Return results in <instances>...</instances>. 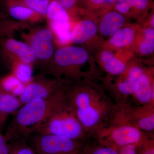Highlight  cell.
I'll return each mask as SVG.
<instances>
[{
    "mask_svg": "<svg viewBox=\"0 0 154 154\" xmlns=\"http://www.w3.org/2000/svg\"><path fill=\"white\" fill-rule=\"evenodd\" d=\"M97 30L98 27L94 21L88 19L82 20L72 30L71 40L75 44H82L93 38Z\"/></svg>",
    "mask_w": 154,
    "mask_h": 154,
    "instance_id": "14",
    "label": "cell"
},
{
    "mask_svg": "<svg viewBox=\"0 0 154 154\" xmlns=\"http://www.w3.org/2000/svg\"><path fill=\"white\" fill-rule=\"evenodd\" d=\"M60 3L69 14V12L75 10L77 8V0H56Z\"/></svg>",
    "mask_w": 154,
    "mask_h": 154,
    "instance_id": "30",
    "label": "cell"
},
{
    "mask_svg": "<svg viewBox=\"0 0 154 154\" xmlns=\"http://www.w3.org/2000/svg\"><path fill=\"white\" fill-rule=\"evenodd\" d=\"M107 124L128 125L143 132L152 133L154 130V104L133 105L129 99L114 102Z\"/></svg>",
    "mask_w": 154,
    "mask_h": 154,
    "instance_id": "4",
    "label": "cell"
},
{
    "mask_svg": "<svg viewBox=\"0 0 154 154\" xmlns=\"http://www.w3.org/2000/svg\"><path fill=\"white\" fill-rule=\"evenodd\" d=\"M54 36L50 28L43 27L37 28L25 37V42L32 48L38 61L45 66L50 61L54 54Z\"/></svg>",
    "mask_w": 154,
    "mask_h": 154,
    "instance_id": "9",
    "label": "cell"
},
{
    "mask_svg": "<svg viewBox=\"0 0 154 154\" xmlns=\"http://www.w3.org/2000/svg\"><path fill=\"white\" fill-rule=\"evenodd\" d=\"M154 14L152 15L151 19L150 21V24L151 25L152 28H154Z\"/></svg>",
    "mask_w": 154,
    "mask_h": 154,
    "instance_id": "34",
    "label": "cell"
},
{
    "mask_svg": "<svg viewBox=\"0 0 154 154\" xmlns=\"http://www.w3.org/2000/svg\"><path fill=\"white\" fill-rule=\"evenodd\" d=\"M9 140L6 135L0 133V154H9L10 144L8 143Z\"/></svg>",
    "mask_w": 154,
    "mask_h": 154,
    "instance_id": "29",
    "label": "cell"
},
{
    "mask_svg": "<svg viewBox=\"0 0 154 154\" xmlns=\"http://www.w3.org/2000/svg\"><path fill=\"white\" fill-rule=\"evenodd\" d=\"M146 133L128 125L106 124L96 131L91 137L119 152L127 146L137 144Z\"/></svg>",
    "mask_w": 154,
    "mask_h": 154,
    "instance_id": "6",
    "label": "cell"
},
{
    "mask_svg": "<svg viewBox=\"0 0 154 154\" xmlns=\"http://www.w3.org/2000/svg\"><path fill=\"white\" fill-rule=\"evenodd\" d=\"M142 68L133 66L128 68L119 75V78L109 91L108 95L114 102L129 99L136 81L143 72Z\"/></svg>",
    "mask_w": 154,
    "mask_h": 154,
    "instance_id": "11",
    "label": "cell"
},
{
    "mask_svg": "<svg viewBox=\"0 0 154 154\" xmlns=\"http://www.w3.org/2000/svg\"><path fill=\"white\" fill-rule=\"evenodd\" d=\"M119 154H137L136 144L130 145L122 148Z\"/></svg>",
    "mask_w": 154,
    "mask_h": 154,
    "instance_id": "31",
    "label": "cell"
},
{
    "mask_svg": "<svg viewBox=\"0 0 154 154\" xmlns=\"http://www.w3.org/2000/svg\"><path fill=\"white\" fill-rule=\"evenodd\" d=\"M22 105L19 97L4 90L0 85V110L9 115L16 113Z\"/></svg>",
    "mask_w": 154,
    "mask_h": 154,
    "instance_id": "17",
    "label": "cell"
},
{
    "mask_svg": "<svg viewBox=\"0 0 154 154\" xmlns=\"http://www.w3.org/2000/svg\"><path fill=\"white\" fill-rule=\"evenodd\" d=\"M13 74L26 85L33 79V66L23 62H17L12 65Z\"/></svg>",
    "mask_w": 154,
    "mask_h": 154,
    "instance_id": "23",
    "label": "cell"
},
{
    "mask_svg": "<svg viewBox=\"0 0 154 154\" xmlns=\"http://www.w3.org/2000/svg\"><path fill=\"white\" fill-rule=\"evenodd\" d=\"M81 154H119V152L94 140L88 139L83 146Z\"/></svg>",
    "mask_w": 154,
    "mask_h": 154,
    "instance_id": "25",
    "label": "cell"
},
{
    "mask_svg": "<svg viewBox=\"0 0 154 154\" xmlns=\"http://www.w3.org/2000/svg\"><path fill=\"white\" fill-rule=\"evenodd\" d=\"M0 85L4 90L11 92L18 97L23 94L26 86L13 74L4 78L0 82Z\"/></svg>",
    "mask_w": 154,
    "mask_h": 154,
    "instance_id": "24",
    "label": "cell"
},
{
    "mask_svg": "<svg viewBox=\"0 0 154 154\" xmlns=\"http://www.w3.org/2000/svg\"><path fill=\"white\" fill-rule=\"evenodd\" d=\"M150 0H118L115 4L116 11L125 15L132 10L136 11H145L149 7Z\"/></svg>",
    "mask_w": 154,
    "mask_h": 154,
    "instance_id": "19",
    "label": "cell"
},
{
    "mask_svg": "<svg viewBox=\"0 0 154 154\" xmlns=\"http://www.w3.org/2000/svg\"><path fill=\"white\" fill-rule=\"evenodd\" d=\"M106 0H77V1H82L91 8H97L101 7L104 4Z\"/></svg>",
    "mask_w": 154,
    "mask_h": 154,
    "instance_id": "32",
    "label": "cell"
},
{
    "mask_svg": "<svg viewBox=\"0 0 154 154\" xmlns=\"http://www.w3.org/2000/svg\"><path fill=\"white\" fill-rule=\"evenodd\" d=\"M0 25H1V22H0Z\"/></svg>",
    "mask_w": 154,
    "mask_h": 154,
    "instance_id": "36",
    "label": "cell"
},
{
    "mask_svg": "<svg viewBox=\"0 0 154 154\" xmlns=\"http://www.w3.org/2000/svg\"><path fill=\"white\" fill-rule=\"evenodd\" d=\"M4 3L19 5L33 10L45 17L51 0H3Z\"/></svg>",
    "mask_w": 154,
    "mask_h": 154,
    "instance_id": "21",
    "label": "cell"
},
{
    "mask_svg": "<svg viewBox=\"0 0 154 154\" xmlns=\"http://www.w3.org/2000/svg\"><path fill=\"white\" fill-rule=\"evenodd\" d=\"M134 30L130 27L122 28L111 36L110 44L117 48H122L131 44L134 40Z\"/></svg>",
    "mask_w": 154,
    "mask_h": 154,
    "instance_id": "20",
    "label": "cell"
},
{
    "mask_svg": "<svg viewBox=\"0 0 154 154\" xmlns=\"http://www.w3.org/2000/svg\"><path fill=\"white\" fill-rule=\"evenodd\" d=\"M33 134L57 135L84 142L90 138L77 118L66 94L47 118L33 129Z\"/></svg>",
    "mask_w": 154,
    "mask_h": 154,
    "instance_id": "3",
    "label": "cell"
},
{
    "mask_svg": "<svg viewBox=\"0 0 154 154\" xmlns=\"http://www.w3.org/2000/svg\"><path fill=\"white\" fill-rule=\"evenodd\" d=\"M9 115L0 110V128L3 126Z\"/></svg>",
    "mask_w": 154,
    "mask_h": 154,
    "instance_id": "33",
    "label": "cell"
},
{
    "mask_svg": "<svg viewBox=\"0 0 154 154\" xmlns=\"http://www.w3.org/2000/svg\"><path fill=\"white\" fill-rule=\"evenodd\" d=\"M8 14L14 20L21 22H36L45 17L22 5L4 3Z\"/></svg>",
    "mask_w": 154,
    "mask_h": 154,
    "instance_id": "15",
    "label": "cell"
},
{
    "mask_svg": "<svg viewBox=\"0 0 154 154\" xmlns=\"http://www.w3.org/2000/svg\"><path fill=\"white\" fill-rule=\"evenodd\" d=\"M50 29L53 33L54 36L62 44L67 43L71 40L72 31L70 22H49Z\"/></svg>",
    "mask_w": 154,
    "mask_h": 154,
    "instance_id": "22",
    "label": "cell"
},
{
    "mask_svg": "<svg viewBox=\"0 0 154 154\" xmlns=\"http://www.w3.org/2000/svg\"><path fill=\"white\" fill-rule=\"evenodd\" d=\"M64 90L46 98L35 99L19 108L5 135L9 140H27L33 129L50 115L66 96Z\"/></svg>",
    "mask_w": 154,
    "mask_h": 154,
    "instance_id": "2",
    "label": "cell"
},
{
    "mask_svg": "<svg viewBox=\"0 0 154 154\" xmlns=\"http://www.w3.org/2000/svg\"><path fill=\"white\" fill-rule=\"evenodd\" d=\"M143 37L139 45V51L141 54L148 55L153 52L154 30L152 28H146L143 32Z\"/></svg>",
    "mask_w": 154,
    "mask_h": 154,
    "instance_id": "26",
    "label": "cell"
},
{
    "mask_svg": "<svg viewBox=\"0 0 154 154\" xmlns=\"http://www.w3.org/2000/svg\"><path fill=\"white\" fill-rule=\"evenodd\" d=\"M9 154H36L26 140H14L10 144Z\"/></svg>",
    "mask_w": 154,
    "mask_h": 154,
    "instance_id": "28",
    "label": "cell"
},
{
    "mask_svg": "<svg viewBox=\"0 0 154 154\" xmlns=\"http://www.w3.org/2000/svg\"><path fill=\"white\" fill-rule=\"evenodd\" d=\"M88 59V52L83 48L66 46L57 50L51 60L45 66L48 73L57 79L61 75L76 79L79 77L78 68Z\"/></svg>",
    "mask_w": 154,
    "mask_h": 154,
    "instance_id": "5",
    "label": "cell"
},
{
    "mask_svg": "<svg viewBox=\"0 0 154 154\" xmlns=\"http://www.w3.org/2000/svg\"><path fill=\"white\" fill-rule=\"evenodd\" d=\"M1 48L4 57L11 61L12 65L23 62L33 66L36 62L33 50L25 42L12 38H3L1 41Z\"/></svg>",
    "mask_w": 154,
    "mask_h": 154,
    "instance_id": "10",
    "label": "cell"
},
{
    "mask_svg": "<svg viewBox=\"0 0 154 154\" xmlns=\"http://www.w3.org/2000/svg\"><path fill=\"white\" fill-rule=\"evenodd\" d=\"M125 22V18L122 14L116 11H109L102 17L99 30L104 36H112L123 27Z\"/></svg>",
    "mask_w": 154,
    "mask_h": 154,
    "instance_id": "13",
    "label": "cell"
},
{
    "mask_svg": "<svg viewBox=\"0 0 154 154\" xmlns=\"http://www.w3.org/2000/svg\"><path fill=\"white\" fill-rule=\"evenodd\" d=\"M68 85L64 80L39 77L33 79L25 86V91L19 96L23 105L32 99L46 98L64 90Z\"/></svg>",
    "mask_w": 154,
    "mask_h": 154,
    "instance_id": "8",
    "label": "cell"
},
{
    "mask_svg": "<svg viewBox=\"0 0 154 154\" xmlns=\"http://www.w3.org/2000/svg\"><path fill=\"white\" fill-rule=\"evenodd\" d=\"M67 98L88 137L107 124L114 102L103 90L90 85L67 86Z\"/></svg>",
    "mask_w": 154,
    "mask_h": 154,
    "instance_id": "1",
    "label": "cell"
},
{
    "mask_svg": "<svg viewBox=\"0 0 154 154\" xmlns=\"http://www.w3.org/2000/svg\"><path fill=\"white\" fill-rule=\"evenodd\" d=\"M27 140L36 154H81L85 142L57 135L35 134Z\"/></svg>",
    "mask_w": 154,
    "mask_h": 154,
    "instance_id": "7",
    "label": "cell"
},
{
    "mask_svg": "<svg viewBox=\"0 0 154 154\" xmlns=\"http://www.w3.org/2000/svg\"><path fill=\"white\" fill-rule=\"evenodd\" d=\"M100 59L105 71L109 74L117 75L124 72L127 68L126 65L114 55L110 51H102Z\"/></svg>",
    "mask_w": 154,
    "mask_h": 154,
    "instance_id": "16",
    "label": "cell"
},
{
    "mask_svg": "<svg viewBox=\"0 0 154 154\" xmlns=\"http://www.w3.org/2000/svg\"><path fill=\"white\" fill-rule=\"evenodd\" d=\"M152 75L144 70L135 82L130 97L135 105L154 104V85Z\"/></svg>",
    "mask_w": 154,
    "mask_h": 154,
    "instance_id": "12",
    "label": "cell"
},
{
    "mask_svg": "<svg viewBox=\"0 0 154 154\" xmlns=\"http://www.w3.org/2000/svg\"><path fill=\"white\" fill-rule=\"evenodd\" d=\"M137 154H154L153 133H146L143 138L136 144Z\"/></svg>",
    "mask_w": 154,
    "mask_h": 154,
    "instance_id": "27",
    "label": "cell"
},
{
    "mask_svg": "<svg viewBox=\"0 0 154 154\" xmlns=\"http://www.w3.org/2000/svg\"><path fill=\"white\" fill-rule=\"evenodd\" d=\"M45 17L49 22L61 23L69 22V14L56 0L51 1L48 8Z\"/></svg>",
    "mask_w": 154,
    "mask_h": 154,
    "instance_id": "18",
    "label": "cell"
},
{
    "mask_svg": "<svg viewBox=\"0 0 154 154\" xmlns=\"http://www.w3.org/2000/svg\"><path fill=\"white\" fill-rule=\"evenodd\" d=\"M1 2H2V0H0V3H1Z\"/></svg>",
    "mask_w": 154,
    "mask_h": 154,
    "instance_id": "35",
    "label": "cell"
}]
</instances>
